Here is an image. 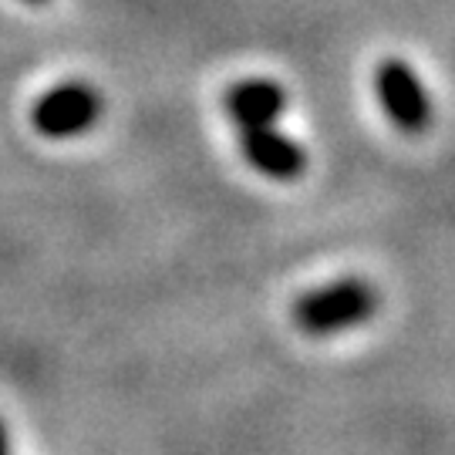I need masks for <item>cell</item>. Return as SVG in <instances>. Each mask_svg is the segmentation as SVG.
Instances as JSON below:
<instances>
[{"instance_id":"obj_1","label":"cell","mask_w":455,"mask_h":455,"mask_svg":"<svg viewBox=\"0 0 455 455\" xmlns=\"http://www.w3.org/2000/svg\"><path fill=\"white\" fill-rule=\"evenodd\" d=\"M378 310V291L361 276H341L334 283L314 287L293 304V324L310 338L341 334L368 324Z\"/></svg>"},{"instance_id":"obj_2","label":"cell","mask_w":455,"mask_h":455,"mask_svg":"<svg viewBox=\"0 0 455 455\" xmlns=\"http://www.w3.org/2000/svg\"><path fill=\"white\" fill-rule=\"evenodd\" d=\"M374 92L381 101V112L405 135H422L432 125V98L415 68L402 58H385L374 71Z\"/></svg>"},{"instance_id":"obj_3","label":"cell","mask_w":455,"mask_h":455,"mask_svg":"<svg viewBox=\"0 0 455 455\" xmlns=\"http://www.w3.org/2000/svg\"><path fill=\"white\" fill-rule=\"evenodd\" d=\"M101 118V98L95 88L82 82H68L51 88L31 108V125L44 139H75Z\"/></svg>"},{"instance_id":"obj_4","label":"cell","mask_w":455,"mask_h":455,"mask_svg":"<svg viewBox=\"0 0 455 455\" xmlns=\"http://www.w3.org/2000/svg\"><path fill=\"white\" fill-rule=\"evenodd\" d=\"M240 152L250 169H257L260 176L276 182H293L307 172V152L304 146L283 135L274 125H260V129H243L240 135Z\"/></svg>"},{"instance_id":"obj_5","label":"cell","mask_w":455,"mask_h":455,"mask_svg":"<svg viewBox=\"0 0 455 455\" xmlns=\"http://www.w3.org/2000/svg\"><path fill=\"white\" fill-rule=\"evenodd\" d=\"M223 108H227L229 122L236 129H260V125H274L276 118L287 108V92L270 78H243V82L229 84L223 95Z\"/></svg>"},{"instance_id":"obj_6","label":"cell","mask_w":455,"mask_h":455,"mask_svg":"<svg viewBox=\"0 0 455 455\" xmlns=\"http://www.w3.org/2000/svg\"><path fill=\"white\" fill-rule=\"evenodd\" d=\"M0 455H11V445H7V432H4V422H0Z\"/></svg>"},{"instance_id":"obj_7","label":"cell","mask_w":455,"mask_h":455,"mask_svg":"<svg viewBox=\"0 0 455 455\" xmlns=\"http://www.w3.org/2000/svg\"><path fill=\"white\" fill-rule=\"evenodd\" d=\"M24 4H48V0H24Z\"/></svg>"}]
</instances>
